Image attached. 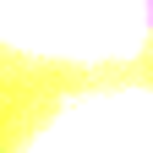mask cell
I'll return each mask as SVG.
<instances>
[{"label":"cell","mask_w":153,"mask_h":153,"mask_svg":"<svg viewBox=\"0 0 153 153\" xmlns=\"http://www.w3.org/2000/svg\"><path fill=\"white\" fill-rule=\"evenodd\" d=\"M0 153H153V49L16 126Z\"/></svg>","instance_id":"cell-2"},{"label":"cell","mask_w":153,"mask_h":153,"mask_svg":"<svg viewBox=\"0 0 153 153\" xmlns=\"http://www.w3.org/2000/svg\"><path fill=\"white\" fill-rule=\"evenodd\" d=\"M148 49L153 0H0V142Z\"/></svg>","instance_id":"cell-1"}]
</instances>
